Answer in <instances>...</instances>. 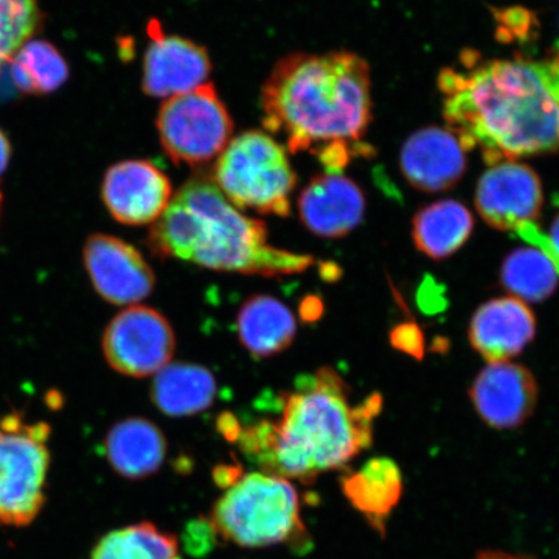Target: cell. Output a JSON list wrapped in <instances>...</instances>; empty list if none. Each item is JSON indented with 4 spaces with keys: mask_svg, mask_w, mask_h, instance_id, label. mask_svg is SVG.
Wrapping results in <instances>:
<instances>
[{
    "mask_svg": "<svg viewBox=\"0 0 559 559\" xmlns=\"http://www.w3.org/2000/svg\"><path fill=\"white\" fill-rule=\"evenodd\" d=\"M237 334L241 345L255 358H271L283 353L295 341V314L274 297H250L237 314Z\"/></svg>",
    "mask_w": 559,
    "mask_h": 559,
    "instance_id": "obj_20",
    "label": "cell"
},
{
    "mask_svg": "<svg viewBox=\"0 0 559 559\" xmlns=\"http://www.w3.org/2000/svg\"><path fill=\"white\" fill-rule=\"evenodd\" d=\"M558 271L547 253L536 247L512 251L501 265V284L524 304L544 302L554 296Z\"/></svg>",
    "mask_w": 559,
    "mask_h": 559,
    "instance_id": "obj_23",
    "label": "cell"
},
{
    "mask_svg": "<svg viewBox=\"0 0 559 559\" xmlns=\"http://www.w3.org/2000/svg\"><path fill=\"white\" fill-rule=\"evenodd\" d=\"M91 559H180L177 537L150 522L111 531L95 545Z\"/></svg>",
    "mask_w": 559,
    "mask_h": 559,
    "instance_id": "obj_24",
    "label": "cell"
},
{
    "mask_svg": "<svg viewBox=\"0 0 559 559\" xmlns=\"http://www.w3.org/2000/svg\"><path fill=\"white\" fill-rule=\"evenodd\" d=\"M11 61L12 80L27 95L51 94L69 76L67 61L50 41H26Z\"/></svg>",
    "mask_w": 559,
    "mask_h": 559,
    "instance_id": "obj_25",
    "label": "cell"
},
{
    "mask_svg": "<svg viewBox=\"0 0 559 559\" xmlns=\"http://www.w3.org/2000/svg\"><path fill=\"white\" fill-rule=\"evenodd\" d=\"M539 389L526 367L489 362L471 388L475 411L493 429L520 428L534 415Z\"/></svg>",
    "mask_w": 559,
    "mask_h": 559,
    "instance_id": "obj_14",
    "label": "cell"
},
{
    "mask_svg": "<svg viewBox=\"0 0 559 559\" xmlns=\"http://www.w3.org/2000/svg\"><path fill=\"white\" fill-rule=\"evenodd\" d=\"M474 559H536L527 555L509 554L502 550H481Z\"/></svg>",
    "mask_w": 559,
    "mask_h": 559,
    "instance_id": "obj_30",
    "label": "cell"
},
{
    "mask_svg": "<svg viewBox=\"0 0 559 559\" xmlns=\"http://www.w3.org/2000/svg\"><path fill=\"white\" fill-rule=\"evenodd\" d=\"M349 388L332 368L299 376L280 393L278 417L241 426L233 442L262 473L311 485L320 474L345 467L373 442L382 396L353 405Z\"/></svg>",
    "mask_w": 559,
    "mask_h": 559,
    "instance_id": "obj_2",
    "label": "cell"
},
{
    "mask_svg": "<svg viewBox=\"0 0 559 559\" xmlns=\"http://www.w3.org/2000/svg\"><path fill=\"white\" fill-rule=\"evenodd\" d=\"M87 274L102 298L117 306H135L151 296L156 276L134 247L118 237L95 234L83 248Z\"/></svg>",
    "mask_w": 559,
    "mask_h": 559,
    "instance_id": "obj_11",
    "label": "cell"
},
{
    "mask_svg": "<svg viewBox=\"0 0 559 559\" xmlns=\"http://www.w3.org/2000/svg\"><path fill=\"white\" fill-rule=\"evenodd\" d=\"M146 32L151 38L143 64L142 86L146 95L169 99L206 83L212 73L206 48L178 35H166L155 19L150 21Z\"/></svg>",
    "mask_w": 559,
    "mask_h": 559,
    "instance_id": "obj_12",
    "label": "cell"
},
{
    "mask_svg": "<svg viewBox=\"0 0 559 559\" xmlns=\"http://www.w3.org/2000/svg\"><path fill=\"white\" fill-rule=\"evenodd\" d=\"M11 158V144L4 132L0 130V178L9 166Z\"/></svg>",
    "mask_w": 559,
    "mask_h": 559,
    "instance_id": "obj_31",
    "label": "cell"
},
{
    "mask_svg": "<svg viewBox=\"0 0 559 559\" xmlns=\"http://www.w3.org/2000/svg\"><path fill=\"white\" fill-rule=\"evenodd\" d=\"M0 207H2V193H0Z\"/></svg>",
    "mask_w": 559,
    "mask_h": 559,
    "instance_id": "obj_32",
    "label": "cell"
},
{
    "mask_svg": "<svg viewBox=\"0 0 559 559\" xmlns=\"http://www.w3.org/2000/svg\"><path fill=\"white\" fill-rule=\"evenodd\" d=\"M341 488L349 504L365 516L370 527L383 535L391 513L402 499L403 474L395 461L374 457L359 471L344 475Z\"/></svg>",
    "mask_w": 559,
    "mask_h": 559,
    "instance_id": "obj_19",
    "label": "cell"
},
{
    "mask_svg": "<svg viewBox=\"0 0 559 559\" xmlns=\"http://www.w3.org/2000/svg\"><path fill=\"white\" fill-rule=\"evenodd\" d=\"M264 128L283 135L292 153L359 144L372 121L369 67L347 51L285 56L261 94Z\"/></svg>",
    "mask_w": 559,
    "mask_h": 559,
    "instance_id": "obj_3",
    "label": "cell"
},
{
    "mask_svg": "<svg viewBox=\"0 0 559 559\" xmlns=\"http://www.w3.org/2000/svg\"><path fill=\"white\" fill-rule=\"evenodd\" d=\"M300 222L323 239H340L360 226L366 198L354 180L341 174L317 175L298 199Z\"/></svg>",
    "mask_w": 559,
    "mask_h": 559,
    "instance_id": "obj_15",
    "label": "cell"
},
{
    "mask_svg": "<svg viewBox=\"0 0 559 559\" xmlns=\"http://www.w3.org/2000/svg\"><path fill=\"white\" fill-rule=\"evenodd\" d=\"M157 130L174 164L200 165L226 150L234 122L213 83L169 97L158 111Z\"/></svg>",
    "mask_w": 559,
    "mask_h": 559,
    "instance_id": "obj_8",
    "label": "cell"
},
{
    "mask_svg": "<svg viewBox=\"0 0 559 559\" xmlns=\"http://www.w3.org/2000/svg\"><path fill=\"white\" fill-rule=\"evenodd\" d=\"M148 247L163 260L245 275H296L313 264L310 255L271 247L264 223L241 214L206 178H193L180 188L153 223Z\"/></svg>",
    "mask_w": 559,
    "mask_h": 559,
    "instance_id": "obj_4",
    "label": "cell"
},
{
    "mask_svg": "<svg viewBox=\"0 0 559 559\" xmlns=\"http://www.w3.org/2000/svg\"><path fill=\"white\" fill-rule=\"evenodd\" d=\"M50 425L20 414L0 417V526L25 527L46 501Z\"/></svg>",
    "mask_w": 559,
    "mask_h": 559,
    "instance_id": "obj_7",
    "label": "cell"
},
{
    "mask_svg": "<svg viewBox=\"0 0 559 559\" xmlns=\"http://www.w3.org/2000/svg\"><path fill=\"white\" fill-rule=\"evenodd\" d=\"M536 334L530 307L514 297L489 300L480 306L469 325V341L488 362H502L523 353Z\"/></svg>",
    "mask_w": 559,
    "mask_h": 559,
    "instance_id": "obj_17",
    "label": "cell"
},
{
    "mask_svg": "<svg viewBox=\"0 0 559 559\" xmlns=\"http://www.w3.org/2000/svg\"><path fill=\"white\" fill-rule=\"evenodd\" d=\"M216 380L205 367L191 362H170L155 376L151 396L163 414L187 417L212 407Z\"/></svg>",
    "mask_w": 559,
    "mask_h": 559,
    "instance_id": "obj_21",
    "label": "cell"
},
{
    "mask_svg": "<svg viewBox=\"0 0 559 559\" xmlns=\"http://www.w3.org/2000/svg\"><path fill=\"white\" fill-rule=\"evenodd\" d=\"M496 19L500 23V34H506L510 38H526L530 34L533 21L530 20V12L522 9H509L504 12L496 13Z\"/></svg>",
    "mask_w": 559,
    "mask_h": 559,
    "instance_id": "obj_28",
    "label": "cell"
},
{
    "mask_svg": "<svg viewBox=\"0 0 559 559\" xmlns=\"http://www.w3.org/2000/svg\"><path fill=\"white\" fill-rule=\"evenodd\" d=\"M393 346L402 349V352L421 358L424 354V338L416 325L405 324L396 328L391 334Z\"/></svg>",
    "mask_w": 559,
    "mask_h": 559,
    "instance_id": "obj_29",
    "label": "cell"
},
{
    "mask_svg": "<svg viewBox=\"0 0 559 559\" xmlns=\"http://www.w3.org/2000/svg\"><path fill=\"white\" fill-rule=\"evenodd\" d=\"M169 178L155 164L130 159L105 174L102 194L105 206L126 226L153 225L171 201Z\"/></svg>",
    "mask_w": 559,
    "mask_h": 559,
    "instance_id": "obj_13",
    "label": "cell"
},
{
    "mask_svg": "<svg viewBox=\"0 0 559 559\" xmlns=\"http://www.w3.org/2000/svg\"><path fill=\"white\" fill-rule=\"evenodd\" d=\"M438 86L450 130L489 166L559 151V46L539 59L466 52Z\"/></svg>",
    "mask_w": 559,
    "mask_h": 559,
    "instance_id": "obj_1",
    "label": "cell"
},
{
    "mask_svg": "<svg viewBox=\"0 0 559 559\" xmlns=\"http://www.w3.org/2000/svg\"><path fill=\"white\" fill-rule=\"evenodd\" d=\"M515 234H519L522 239L542 249L544 253H547L550 260L556 264L559 274V214L556 216L554 223H551L548 236L537 228L536 223L524 226Z\"/></svg>",
    "mask_w": 559,
    "mask_h": 559,
    "instance_id": "obj_27",
    "label": "cell"
},
{
    "mask_svg": "<svg viewBox=\"0 0 559 559\" xmlns=\"http://www.w3.org/2000/svg\"><path fill=\"white\" fill-rule=\"evenodd\" d=\"M207 522L221 539L247 549L274 547L305 534L295 486L262 472L243 474L229 486Z\"/></svg>",
    "mask_w": 559,
    "mask_h": 559,
    "instance_id": "obj_5",
    "label": "cell"
},
{
    "mask_svg": "<svg viewBox=\"0 0 559 559\" xmlns=\"http://www.w3.org/2000/svg\"><path fill=\"white\" fill-rule=\"evenodd\" d=\"M469 209L454 200H442L415 215L412 237L416 248L432 261H443L464 247L473 233Z\"/></svg>",
    "mask_w": 559,
    "mask_h": 559,
    "instance_id": "obj_22",
    "label": "cell"
},
{
    "mask_svg": "<svg viewBox=\"0 0 559 559\" xmlns=\"http://www.w3.org/2000/svg\"><path fill=\"white\" fill-rule=\"evenodd\" d=\"M175 344L173 328L163 313L148 306H130L105 330L103 352L118 373L144 379L170 365Z\"/></svg>",
    "mask_w": 559,
    "mask_h": 559,
    "instance_id": "obj_9",
    "label": "cell"
},
{
    "mask_svg": "<svg viewBox=\"0 0 559 559\" xmlns=\"http://www.w3.org/2000/svg\"><path fill=\"white\" fill-rule=\"evenodd\" d=\"M104 451L116 473L136 480L152 477L163 467L167 442L164 432L150 419L130 417L108 431Z\"/></svg>",
    "mask_w": 559,
    "mask_h": 559,
    "instance_id": "obj_18",
    "label": "cell"
},
{
    "mask_svg": "<svg viewBox=\"0 0 559 559\" xmlns=\"http://www.w3.org/2000/svg\"><path fill=\"white\" fill-rule=\"evenodd\" d=\"M465 152L451 130L421 129L405 140L401 169L408 183L419 191H449L464 177Z\"/></svg>",
    "mask_w": 559,
    "mask_h": 559,
    "instance_id": "obj_16",
    "label": "cell"
},
{
    "mask_svg": "<svg viewBox=\"0 0 559 559\" xmlns=\"http://www.w3.org/2000/svg\"><path fill=\"white\" fill-rule=\"evenodd\" d=\"M214 183L237 209L288 216L297 175L282 145L250 130L230 139L215 167Z\"/></svg>",
    "mask_w": 559,
    "mask_h": 559,
    "instance_id": "obj_6",
    "label": "cell"
},
{
    "mask_svg": "<svg viewBox=\"0 0 559 559\" xmlns=\"http://www.w3.org/2000/svg\"><path fill=\"white\" fill-rule=\"evenodd\" d=\"M41 21L38 0H0V68L39 31Z\"/></svg>",
    "mask_w": 559,
    "mask_h": 559,
    "instance_id": "obj_26",
    "label": "cell"
},
{
    "mask_svg": "<svg viewBox=\"0 0 559 559\" xmlns=\"http://www.w3.org/2000/svg\"><path fill=\"white\" fill-rule=\"evenodd\" d=\"M544 204L542 180L519 160L492 165L481 175L475 207L489 227L519 233L539 218Z\"/></svg>",
    "mask_w": 559,
    "mask_h": 559,
    "instance_id": "obj_10",
    "label": "cell"
}]
</instances>
